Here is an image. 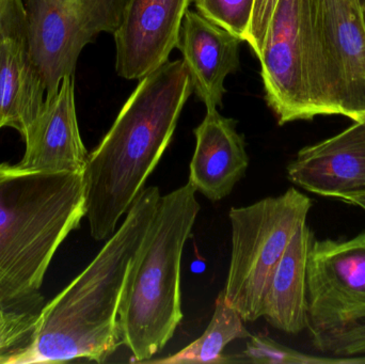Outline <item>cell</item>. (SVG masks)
Instances as JSON below:
<instances>
[{
	"label": "cell",
	"instance_id": "6da1fadb",
	"mask_svg": "<svg viewBox=\"0 0 365 364\" xmlns=\"http://www.w3.org/2000/svg\"><path fill=\"white\" fill-rule=\"evenodd\" d=\"M193 92L184 60L167 61L139 80L83 172L85 217L96 241L108 239L145 189L170 145Z\"/></svg>",
	"mask_w": 365,
	"mask_h": 364
},
{
	"label": "cell",
	"instance_id": "7a4b0ae2",
	"mask_svg": "<svg viewBox=\"0 0 365 364\" xmlns=\"http://www.w3.org/2000/svg\"><path fill=\"white\" fill-rule=\"evenodd\" d=\"M160 197L156 186L138 194L98 256L42 308L34 344L17 364L102 363L122 345L118 316L124 286Z\"/></svg>",
	"mask_w": 365,
	"mask_h": 364
},
{
	"label": "cell",
	"instance_id": "3957f363",
	"mask_svg": "<svg viewBox=\"0 0 365 364\" xmlns=\"http://www.w3.org/2000/svg\"><path fill=\"white\" fill-rule=\"evenodd\" d=\"M83 217V173L0 164V307L43 303L45 274Z\"/></svg>",
	"mask_w": 365,
	"mask_h": 364
},
{
	"label": "cell",
	"instance_id": "277c9868",
	"mask_svg": "<svg viewBox=\"0 0 365 364\" xmlns=\"http://www.w3.org/2000/svg\"><path fill=\"white\" fill-rule=\"evenodd\" d=\"M197 190L186 185L162 196L137 251L120 303L122 345L132 363H147L173 339L182 318V250L200 212Z\"/></svg>",
	"mask_w": 365,
	"mask_h": 364
},
{
	"label": "cell",
	"instance_id": "5b68a950",
	"mask_svg": "<svg viewBox=\"0 0 365 364\" xmlns=\"http://www.w3.org/2000/svg\"><path fill=\"white\" fill-rule=\"evenodd\" d=\"M257 59L266 102L280 125L336 115L317 0H278Z\"/></svg>",
	"mask_w": 365,
	"mask_h": 364
},
{
	"label": "cell",
	"instance_id": "8992f818",
	"mask_svg": "<svg viewBox=\"0 0 365 364\" xmlns=\"http://www.w3.org/2000/svg\"><path fill=\"white\" fill-rule=\"evenodd\" d=\"M311 207L308 196L291 187L281 196L230 209L231 261L222 294L245 322L263 316L272 276Z\"/></svg>",
	"mask_w": 365,
	"mask_h": 364
},
{
	"label": "cell",
	"instance_id": "52a82bcc",
	"mask_svg": "<svg viewBox=\"0 0 365 364\" xmlns=\"http://www.w3.org/2000/svg\"><path fill=\"white\" fill-rule=\"evenodd\" d=\"M30 55L44 77L47 96L74 75L83 47L102 32L115 33L128 0H24Z\"/></svg>",
	"mask_w": 365,
	"mask_h": 364
},
{
	"label": "cell",
	"instance_id": "ba28073f",
	"mask_svg": "<svg viewBox=\"0 0 365 364\" xmlns=\"http://www.w3.org/2000/svg\"><path fill=\"white\" fill-rule=\"evenodd\" d=\"M308 324L313 345L365 322V232L317 241L309 252Z\"/></svg>",
	"mask_w": 365,
	"mask_h": 364
},
{
	"label": "cell",
	"instance_id": "9c48e42d",
	"mask_svg": "<svg viewBox=\"0 0 365 364\" xmlns=\"http://www.w3.org/2000/svg\"><path fill=\"white\" fill-rule=\"evenodd\" d=\"M319 36L336 115L365 119V21L360 0H317Z\"/></svg>",
	"mask_w": 365,
	"mask_h": 364
},
{
	"label": "cell",
	"instance_id": "30bf717a",
	"mask_svg": "<svg viewBox=\"0 0 365 364\" xmlns=\"http://www.w3.org/2000/svg\"><path fill=\"white\" fill-rule=\"evenodd\" d=\"M192 0H128L117 31L115 71L140 80L169 61L178 48L182 19Z\"/></svg>",
	"mask_w": 365,
	"mask_h": 364
},
{
	"label": "cell",
	"instance_id": "8fae6325",
	"mask_svg": "<svg viewBox=\"0 0 365 364\" xmlns=\"http://www.w3.org/2000/svg\"><path fill=\"white\" fill-rule=\"evenodd\" d=\"M287 177L307 192L347 203L365 196V119L300 150Z\"/></svg>",
	"mask_w": 365,
	"mask_h": 364
},
{
	"label": "cell",
	"instance_id": "7c38bea8",
	"mask_svg": "<svg viewBox=\"0 0 365 364\" xmlns=\"http://www.w3.org/2000/svg\"><path fill=\"white\" fill-rule=\"evenodd\" d=\"M25 153L19 166L46 172L83 173L88 162L77 121L74 75L66 76L57 93L47 96L38 117L23 137Z\"/></svg>",
	"mask_w": 365,
	"mask_h": 364
},
{
	"label": "cell",
	"instance_id": "4fadbf2b",
	"mask_svg": "<svg viewBox=\"0 0 365 364\" xmlns=\"http://www.w3.org/2000/svg\"><path fill=\"white\" fill-rule=\"evenodd\" d=\"M195 149L189 165L188 183L212 202L231 194L245 177L249 156L236 121L223 117L218 109H206V115L193 130Z\"/></svg>",
	"mask_w": 365,
	"mask_h": 364
},
{
	"label": "cell",
	"instance_id": "5bb4252c",
	"mask_svg": "<svg viewBox=\"0 0 365 364\" xmlns=\"http://www.w3.org/2000/svg\"><path fill=\"white\" fill-rule=\"evenodd\" d=\"M242 38L187 10L178 48L188 68L193 91L206 109L222 107L225 78L240 68Z\"/></svg>",
	"mask_w": 365,
	"mask_h": 364
},
{
	"label": "cell",
	"instance_id": "9a60e30c",
	"mask_svg": "<svg viewBox=\"0 0 365 364\" xmlns=\"http://www.w3.org/2000/svg\"><path fill=\"white\" fill-rule=\"evenodd\" d=\"M45 100L44 77L32 60L27 38L0 41V130L14 128L25 136Z\"/></svg>",
	"mask_w": 365,
	"mask_h": 364
},
{
	"label": "cell",
	"instance_id": "2e32d148",
	"mask_svg": "<svg viewBox=\"0 0 365 364\" xmlns=\"http://www.w3.org/2000/svg\"><path fill=\"white\" fill-rule=\"evenodd\" d=\"M314 239V234L307 222L302 224L289 241L272 276L262 318L282 333L297 335L307 329V267Z\"/></svg>",
	"mask_w": 365,
	"mask_h": 364
},
{
	"label": "cell",
	"instance_id": "e0dca14e",
	"mask_svg": "<svg viewBox=\"0 0 365 364\" xmlns=\"http://www.w3.org/2000/svg\"><path fill=\"white\" fill-rule=\"evenodd\" d=\"M240 314L225 301L222 292L216 299L214 314L206 331L199 339L167 358L147 363L164 364L227 363L225 346L235 340L249 339L251 333L245 327Z\"/></svg>",
	"mask_w": 365,
	"mask_h": 364
},
{
	"label": "cell",
	"instance_id": "ac0fdd59",
	"mask_svg": "<svg viewBox=\"0 0 365 364\" xmlns=\"http://www.w3.org/2000/svg\"><path fill=\"white\" fill-rule=\"evenodd\" d=\"M42 305L0 307V364H17L31 348Z\"/></svg>",
	"mask_w": 365,
	"mask_h": 364
},
{
	"label": "cell",
	"instance_id": "d6986e66",
	"mask_svg": "<svg viewBox=\"0 0 365 364\" xmlns=\"http://www.w3.org/2000/svg\"><path fill=\"white\" fill-rule=\"evenodd\" d=\"M365 359H324L315 358L287 348L269 337L263 335L251 336L247 342L246 350L238 355L227 356V363L265 364H308V363H360Z\"/></svg>",
	"mask_w": 365,
	"mask_h": 364
},
{
	"label": "cell",
	"instance_id": "ffe728a7",
	"mask_svg": "<svg viewBox=\"0 0 365 364\" xmlns=\"http://www.w3.org/2000/svg\"><path fill=\"white\" fill-rule=\"evenodd\" d=\"M192 2L202 16L245 40L255 0H192Z\"/></svg>",
	"mask_w": 365,
	"mask_h": 364
},
{
	"label": "cell",
	"instance_id": "44dd1931",
	"mask_svg": "<svg viewBox=\"0 0 365 364\" xmlns=\"http://www.w3.org/2000/svg\"><path fill=\"white\" fill-rule=\"evenodd\" d=\"M314 348L319 352L340 358H353L365 355V322L342 333L323 338L314 344Z\"/></svg>",
	"mask_w": 365,
	"mask_h": 364
},
{
	"label": "cell",
	"instance_id": "7402d4cb",
	"mask_svg": "<svg viewBox=\"0 0 365 364\" xmlns=\"http://www.w3.org/2000/svg\"><path fill=\"white\" fill-rule=\"evenodd\" d=\"M277 2L278 0H255L252 16L244 41L257 57L261 55L264 38Z\"/></svg>",
	"mask_w": 365,
	"mask_h": 364
},
{
	"label": "cell",
	"instance_id": "603a6c76",
	"mask_svg": "<svg viewBox=\"0 0 365 364\" xmlns=\"http://www.w3.org/2000/svg\"><path fill=\"white\" fill-rule=\"evenodd\" d=\"M27 38V19L24 0H0V41Z\"/></svg>",
	"mask_w": 365,
	"mask_h": 364
},
{
	"label": "cell",
	"instance_id": "cb8c5ba5",
	"mask_svg": "<svg viewBox=\"0 0 365 364\" xmlns=\"http://www.w3.org/2000/svg\"><path fill=\"white\" fill-rule=\"evenodd\" d=\"M349 204L357 205V207H361L365 211V196L359 197V198L354 199L349 202Z\"/></svg>",
	"mask_w": 365,
	"mask_h": 364
},
{
	"label": "cell",
	"instance_id": "d4e9b609",
	"mask_svg": "<svg viewBox=\"0 0 365 364\" xmlns=\"http://www.w3.org/2000/svg\"><path fill=\"white\" fill-rule=\"evenodd\" d=\"M360 2H361L362 6H364L365 4V0H360Z\"/></svg>",
	"mask_w": 365,
	"mask_h": 364
},
{
	"label": "cell",
	"instance_id": "484cf974",
	"mask_svg": "<svg viewBox=\"0 0 365 364\" xmlns=\"http://www.w3.org/2000/svg\"><path fill=\"white\" fill-rule=\"evenodd\" d=\"M364 21H365V4L364 6Z\"/></svg>",
	"mask_w": 365,
	"mask_h": 364
}]
</instances>
